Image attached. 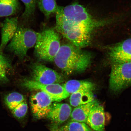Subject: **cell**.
I'll return each mask as SVG.
<instances>
[{
	"label": "cell",
	"instance_id": "11",
	"mask_svg": "<svg viewBox=\"0 0 131 131\" xmlns=\"http://www.w3.org/2000/svg\"><path fill=\"white\" fill-rule=\"evenodd\" d=\"M86 124L94 131H105V114L104 107L99 102L92 108Z\"/></svg>",
	"mask_w": 131,
	"mask_h": 131
},
{
	"label": "cell",
	"instance_id": "13",
	"mask_svg": "<svg viewBox=\"0 0 131 131\" xmlns=\"http://www.w3.org/2000/svg\"><path fill=\"white\" fill-rule=\"evenodd\" d=\"M62 86L70 94L81 92L93 91L95 88L94 84L91 82L78 80H70Z\"/></svg>",
	"mask_w": 131,
	"mask_h": 131
},
{
	"label": "cell",
	"instance_id": "17",
	"mask_svg": "<svg viewBox=\"0 0 131 131\" xmlns=\"http://www.w3.org/2000/svg\"><path fill=\"white\" fill-rule=\"evenodd\" d=\"M37 3L39 9L46 17L56 14L58 10L56 0H37Z\"/></svg>",
	"mask_w": 131,
	"mask_h": 131
},
{
	"label": "cell",
	"instance_id": "22",
	"mask_svg": "<svg viewBox=\"0 0 131 131\" xmlns=\"http://www.w3.org/2000/svg\"><path fill=\"white\" fill-rule=\"evenodd\" d=\"M28 106L26 101L21 103L12 111L13 115L16 119H21L25 117L27 112Z\"/></svg>",
	"mask_w": 131,
	"mask_h": 131
},
{
	"label": "cell",
	"instance_id": "16",
	"mask_svg": "<svg viewBox=\"0 0 131 131\" xmlns=\"http://www.w3.org/2000/svg\"><path fill=\"white\" fill-rule=\"evenodd\" d=\"M19 6L17 0H0V17H7L15 14Z\"/></svg>",
	"mask_w": 131,
	"mask_h": 131
},
{
	"label": "cell",
	"instance_id": "5",
	"mask_svg": "<svg viewBox=\"0 0 131 131\" xmlns=\"http://www.w3.org/2000/svg\"><path fill=\"white\" fill-rule=\"evenodd\" d=\"M131 85V62L112 63L109 79L110 89L114 92Z\"/></svg>",
	"mask_w": 131,
	"mask_h": 131
},
{
	"label": "cell",
	"instance_id": "12",
	"mask_svg": "<svg viewBox=\"0 0 131 131\" xmlns=\"http://www.w3.org/2000/svg\"><path fill=\"white\" fill-rule=\"evenodd\" d=\"M17 17L7 18L3 22L1 30V40L0 52H2L5 47L11 41L18 28Z\"/></svg>",
	"mask_w": 131,
	"mask_h": 131
},
{
	"label": "cell",
	"instance_id": "7",
	"mask_svg": "<svg viewBox=\"0 0 131 131\" xmlns=\"http://www.w3.org/2000/svg\"><path fill=\"white\" fill-rule=\"evenodd\" d=\"M30 102L33 116L37 119L47 117L53 102L48 95L40 91L31 95Z\"/></svg>",
	"mask_w": 131,
	"mask_h": 131
},
{
	"label": "cell",
	"instance_id": "23",
	"mask_svg": "<svg viewBox=\"0 0 131 131\" xmlns=\"http://www.w3.org/2000/svg\"><path fill=\"white\" fill-rule=\"evenodd\" d=\"M49 129L50 131H65L62 130L58 125L53 123L49 125Z\"/></svg>",
	"mask_w": 131,
	"mask_h": 131
},
{
	"label": "cell",
	"instance_id": "2",
	"mask_svg": "<svg viewBox=\"0 0 131 131\" xmlns=\"http://www.w3.org/2000/svg\"><path fill=\"white\" fill-rule=\"evenodd\" d=\"M92 55L72 44L62 45L54 61L66 74L69 75L81 73L91 65Z\"/></svg>",
	"mask_w": 131,
	"mask_h": 131
},
{
	"label": "cell",
	"instance_id": "15",
	"mask_svg": "<svg viewBox=\"0 0 131 131\" xmlns=\"http://www.w3.org/2000/svg\"><path fill=\"white\" fill-rule=\"evenodd\" d=\"M93 92H81L70 94V105L76 107L92 102L94 100Z\"/></svg>",
	"mask_w": 131,
	"mask_h": 131
},
{
	"label": "cell",
	"instance_id": "21",
	"mask_svg": "<svg viewBox=\"0 0 131 131\" xmlns=\"http://www.w3.org/2000/svg\"><path fill=\"white\" fill-rule=\"evenodd\" d=\"M24 3L25 9L23 16L25 18H28L34 14L37 0H21Z\"/></svg>",
	"mask_w": 131,
	"mask_h": 131
},
{
	"label": "cell",
	"instance_id": "4",
	"mask_svg": "<svg viewBox=\"0 0 131 131\" xmlns=\"http://www.w3.org/2000/svg\"><path fill=\"white\" fill-rule=\"evenodd\" d=\"M38 32L27 28L18 27L7 46L8 50L21 59L27 55L29 49L35 47Z\"/></svg>",
	"mask_w": 131,
	"mask_h": 131
},
{
	"label": "cell",
	"instance_id": "1",
	"mask_svg": "<svg viewBox=\"0 0 131 131\" xmlns=\"http://www.w3.org/2000/svg\"><path fill=\"white\" fill-rule=\"evenodd\" d=\"M111 22L94 18L78 3L59 6L56 13V30L70 43L82 49L91 45L98 29Z\"/></svg>",
	"mask_w": 131,
	"mask_h": 131
},
{
	"label": "cell",
	"instance_id": "3",
	"mask_svg": "<svg viewBox=\"0 0 131 131\" xmlns=\"http://www.w3.org/2000/svg\"><path fill=\"white\" fill-rule=\"evenodd\" d=\"M59 33L53 29H46L38 32L35 51L39 59L54 61L61 47Z\"/></svg>",
	"mask_w": 131,
	"mask_h": 131
},
{
	"label": "cell",
	"instance_id": "10",
	"mask_svg": "<svg viewBox=\"0 0 131 131\" xmlns=\"http://www.w3.org/2000/svg\"><path fill=\"white\" fill-rule=\"evenodd\" d=\"M72 111V108L69 104L54 102L52 103L51 109L47 117L52 123L59 125L68 120Z\"/></svg>",
	"mask_w": 131,
	"mask_h": 131
},
{
	"label": "cell",
	"instance_id": "20",
	"mask_svg": "<svg viewBox=\"0 0 131 131\" xmlns=\"http://www.w3.org/2000/svg\"><path fill=\"white\" fill-rule=\"evenodd\" d=\"M60 128L65 131H94L85 123L71 121Z\"/></svg>",
	"mask_w": 131,
	"mask_h": 131
},
{
	"label": "cell",
	"instance_id": "19",
	"mask_svg": "<svg viewBox=\"0 0 131 131\" xmlns=\"http://www.w3.org/2000/svg\"><path fill=\"white\" fill-rule=\"evenodd\" d=\"M10 63L7 57L0 52V83L8 82V70L11 68Z\"/></svg>",
	"mask_w": 131,
	"mask_h": 131
},
{
	"label": "cell",
	"instance_id": "18",
	"mask_svg": "<svg viewBox=\"0 0 131 131\" xmlns=\"http://www.w3.org/2000/svg\"><path fill=\"white\" fill-rule=\"evenodd\" d=\"M25 101L23 95L17 92L10 93L6 96L5 99L6 105L11 111Z\"/></svg>",
	"mask_w": 131,
	"mask_h": 131
},
{
	"label": "cell",
	"instance_id": "14",
	"mask_svg": "<svg viewBox=\"0 0 131 131\" xmlns=\"http://www.w3.org/2000/svg\"><path fill=\"white\" fill-rule=\"evenodd\" d=\"M94 100L91 102L77 106L72 111L70 118L71 121L85 123L88 115L92 108L98 103Z\"/></svg>",
	"mask_w": 131,
	"mask_h": 131
},
{
	"label": "cell",
	"instance_id": "9",
	"mask_svg": "<svg viewBox=\"0 0 131 131\" xmlns=\"http://www.w3.org/2000/svg\"><path fill=\"white\" fill-rule=\"evenodd\" d=\"M106 48L111 63L131 62V38L107 46Z\"/></svg>",
	"mask_w": 131,
	"mask_h": 131
},
{
	"label": "cell",
	"instance_id": "8",
	"mask_svg": "<svg viewBox=\"0 0 131 131\" xmlns=\"http://www.w3.org/2000/svg\"><path fill=\"white\" fill-rule=\"evenodd\" d=\"M33 81L42 84L47 85L63 82L61 75L55 70L40 63L34 64L31 68Z\"/></svg>",
	"mask_w": 131,
	"mask_h": 131
},
{
	"label": "cell",
	"instance_id": "6",
	"mask_svg": "<svg viewBox=\"0 0 131 131\" xmlns=\"http://www.w3.org/2000/svg\"><path fill=\"white\" fill-rule=\"evenodd\" d=\"M22 85L24 87L29 90L43 92L50 96L53 102H61L70 95L63 86L58 83L45 85L32 80H26L23 82Z\"/></svg>",
	"mask_w": 131,
	"mask_h": 131
}]
</instances>
